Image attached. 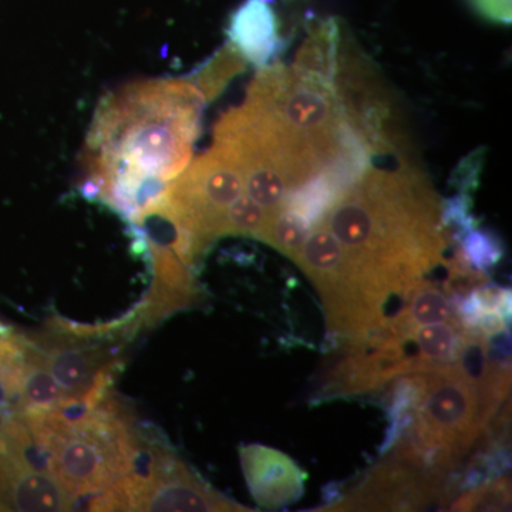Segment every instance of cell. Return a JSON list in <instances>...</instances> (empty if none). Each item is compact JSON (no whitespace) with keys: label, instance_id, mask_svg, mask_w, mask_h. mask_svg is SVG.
I'll list each match as a JSON object with an SVG mask.
<instances>
[{"label":"cell","instance_id":"1","mask_svg":"<svg viewBox=\"0 0 512 512\" xmlns=\"http://www.w3.org/2000/svg\"><path fill=\"white\" fill-rule=\"evenodd\" d=\"M439 198L416 165H370L340 192L320 222L338 239L343 264L367 291L407 299L443 262L447 231Z\"/></svg>","mask_w":512,"mask_h":512},{"label":"cell","instance_id":"2","mask_svg":"<svg viewBox=\"0 0 512 512\" xmlns=\"http://www.w3.org/2000/svg\"><path fill=\"white\" fill-rule=\"evenodd\" d=\"M205 99L191 82L133 84L107 97L90 133L84 191L136 221L190 164Z\"/></svg>","mask_w":512,"mask_h":512},{"label":"cell","instance_id":"3","mask_svg":"<svg viewBox=\"0 0 512 512\" xmlns=\"http://www.w3.org/2000/svg\"><path fill=\"white\" fill-rule=\"evenodd\" d=\"M15 413L25 420L43 466L76 500L137 470L147 447L111 392L92 407Z\"/></svg>","mask_w":512,"mask_h":512},{"label":"cell","instance_id":"4","mask_svg":"<svg viewBox=\"0 0 512 512\" xmlns=\"http://www.w3.org/2000/svg\"><path fill=\"white\" fill-rule=\"evenodd\" d=\"M421 373L419 400L393 446L450 474L484 436L504 402L468 376L457 362Z\"/></svg>","mask_w":512,"mask_h":512},{"label":"cell","instance_id":"5","mask_svg":"<svg viewBox=\"0 0 512 512\" xmlns=\"http://www.w3.org/2000/svg\"><path fill=\"white\" fill-rule=\"evenodd\" d=\"M146 473L131 471L93 495L90 511L244 512L202 481L173 451L148 443Z\"/></svg>","mask_w":512,"mask_h":512},{"label":"cell","instance_id":"6","mask_svg":"<svg viewBox=\"0 0 512 512\" xmlns=\"http://www.w3.org/2000/svg\"><path fill=\"white\" fill-rule=\"evenodd\" d=\"M447 473L421 463L419 458L393 447L382 461L333 511H414L437 500L446 503L453 488Z\"/></svg>","mask_w":512,"mask_h":512},{"label":"cell","instance_id":"7","mask_svg":"<svg viewBox=\"0 0 512 512\" xmlns=\"http://www.w3.org/2000/svg\"><path fill=\"white\" fill-rule=\"evenodd\" d=\"M76 503L42 464L0 451V511H72Z\"/></svg>","mask_w":512,"mask_h":512},{"label":"cell","instance_id":"8","mask_svg":"<svg viewBox=\"0 0 512 512\" xmlns=\"http://www.w3.org/2000/svg\"><path fill=\"white\" fill-rule=\"evenodd\" d=\"M239 456L245 481L259 507L275 510L296 503L302 497L308 476L282 451L262 444H248L241 448Z\"/></svg>","mask_w":512,"mask_h":512},{"label":"cell","instance_id":"9","mask_svg":"<svg viewBox=\"0 0 512 512\" xmlns=\"http://www.w3.org/2000/svg\"><path fill=\"white\" fill-rule=\"evenodd\" d=\"M272 0H245L229 22V45L259 69L268 67L281 49L279 22Z\"/></svg>","mask_w":512,"mask_h":512},{"label":"cell","instance_id":"10","mask_svg":"<svg viewBox=\"0 0 512 512\" xmlns=\"http://www.w3.org/2000/svg\"><path fill=\"white\" fill-rule=\"evenodd\" d=\"M79 406L64 393L45 363L36 355L32 339L28 335L26 346V366L20 382L18 399L10 412H29V410H59Z\"/></svg>","mask_w":512,"mask_h":512},{"label":"cell","instance_id":"11","mask_svg":"<svg viewBox=\"0 0 512 512\" xmlns=\"http://www.w3.org/2000/svg\"><path fill=\"white\" fill-rule=\"evenodd\" d=\"M466 338L467 329L457 316L414 329L409 339L416 345L420 372L456 362Z\"/></svg>","mask_w":512,"mask_h":512},{"label":"cell","instance_id":"12","mask_svg":"<svg viewBox=\"0 0 512 512\" xmlns=\"http://www.w3.org/2000/svg\"><path fill=\"white\" fill-rule=\"evenodd\" d=\"M313 222L301 212L284 205L272 215L261 241L293 259L301 251L303 242L311 234Z\"/></svg>","mask_w":512,"mask_h":512},{"label":"cell","instance_id":"13","mask_svg":"<svg viewBox=\"0 0 512 512\" xmlns=\"http://www.w3.org/2000/svg\"><path fill=\"white\" fill-rule=\"evenodd\" d=\"M244 57L239 55L231 45H227L211 60L192 80V84L200 90L205 101L214 99L224 89L225 84L244 70Z\"/></svg>","mask_w":512,"mask_h":512},{"label":"cell","instance_id":"14","mask_svg":"<svg viewBox=\"0 0 512 512\" xmlns=\"http://www.w3.org/2000/svg\"><path fill=\"white\" fill-rule=\"evenodd\" d=\"M271 215L244 192L232 202L225 217V235H249L261 239Z\"/></svg>","mask_w":512,"mask_h":512},{"label":"cell","instance_id":"15","mask_svg":"<svg viewBox=\"0 0 512 512\" xmlns=\"http://www.w3.org/2000/svg\"><path fill=\"white\" fill-rule=\"evenodd\" d=\"M510 481L507 478H495L491 483L473 487V490L451 505L453 511H504L510 507Z\"/></svg>","mask_w":512,"mask_h":512},{"label":"cell","instance_id":"16","mask_svg":"<svg viewBox=\"0 0 512 512\" xmlns=\"http://www.w3.org/2000/svg\"><path fill=\"white\" fill-rule=\"evenodd\" d=\"M461 255L474 271H484L500 261L503 249L494 235L480 231H470L461 242Z\"/></svg>","mask_w":512,"mask_h":512}]
</instances>
